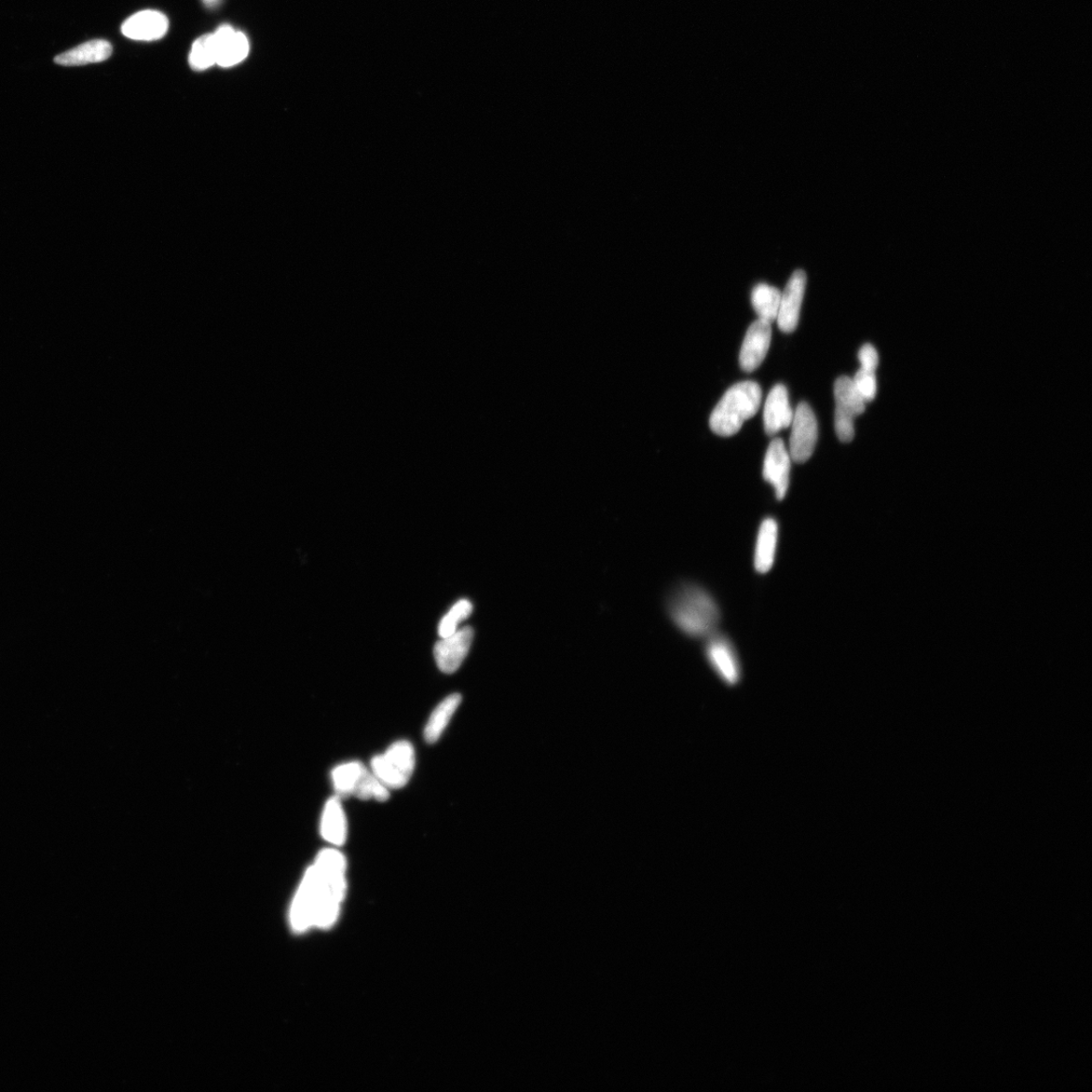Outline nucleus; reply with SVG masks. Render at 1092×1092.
Returning <instances> with one entry per match:
<instances>
[{"label":"nucleus","mask_w":1092,"mask_h":1092,"mask_svg":"<svg viewBox=\"0 0 1092 1092\" xmlns=\"http://www.w3.org/2000/svg\"><path fill=\"white\" fill-rule=\"evenodd\" d=\"M346 859L336 849L321 851L309 867L293 900L294 930L329 927L338 917L346 891Z\"/></svg>","instance_id":"obj_1"},{"label":"nucleus","mask_w":1092,"mask_h":1092,"mask_svg":"<svg viewBox=\"0 0 1092 1092\" xmlns=\"http://www.w3.org/2000/svg\"><path fill=\"white\" fill-rule=\"evenodd\" d=\"M668 613L679 630L694 638H707L716 633L720 610L715 598L701 586L686 584L668 599Z\"/></svg>","instance_id":"obj_2"},{"label":"nucleus","mask_w":1092,"mask_h":1092,"mask_svg":"<svg viewBox=\"0 0 1092 1092\" xmlns=\"http://www.w3.org/2000/svg\"><path fill=\"white\" fill-rule=\"evenodd\" d=\"M762 402V389L758 382L747 380L730 388L710 416L709 426L722 437L739 432L744 423L754 417Z\"/></svg>","instance_id":"obj_3"},{"label":"nucleus","mask_w":1092,"mask_h":1092,"mask_svg":"<svg viewBox=\"0 0 1092 1092\" xmlns=\"http://www.w3.org/2000/svg\"><path fill=\"white\" fill-rule=\"evenodd\" d=\"M415 750L411 743H393L384 754L372 760V772L389 789L407 785L415 768Z\"/></svg>","instance_id":"obj_4"},{"label":"nucleus","mask_w":1092,"mask_h":1092,"mask_svg":"<svg viewBox=\"0 0 1092 1092\" xmlns=\"http://www.w3.org/2000/svg\"><path fill=\"white\" fill-rule=\"evenodd\" d=\"M835 399L836 433L842 442H851L855 436V418L865 412L866 402L848 377H841L836 380Z\"/></svg>","instance_id":"obj_5"},{"label":"nucleus","mask_w":1092,"mask_h":1092,"mask_svg":"<svg viewBox=\"0 0 1092 1092\" xmlns=\"http://www.w3.org/2000/svg\"><path fill=\"white\" fill-rule=\"evenodd\" d=\"M705 655L714 672L726 685L732 687L739 684L742 679L741 662L728 637L717 633L707 637Z\"/></svg>","instance_id":"obj_6"},{"label":"nucleus","mask_w":1092,"mask_h":1092,"mask_svg":"<svg viewBox=\"0 0 1092 1092\" xmlns=\"http://www.w3.org/2000/svg\"><path fill=\"white\" fill-rule=\"evenodd\" d=\"M790 458L796 463L808 461L817 442V421L811 407L800 403L791 423Z\"/></svg>","instance_id":"obj_7"},{"label":"nucleus","mask_w":1092,"mask_h":1092,"mask_svg":"<svg viewBox=\"0 0 1092 1092\" xmlns=\"http://www.w3.org/2000/svg\"><path fill=\"white\" fill-rule=\"evenodd\" d=\"M474 639V630L467 626L457 631L454 634L442 638L435 645L434 657L441 671L453 674L466 659Z\"/></svg>","instance_id":"obj_8"},{"label":"nucleus","mask_w":1092,"mask_h":1092,"mask_svg":"<svg viewBox=\"0 0 1092 1092\" xmlns=\"http://www.w3.org/2000/svg\"><path fill=\"white\" fill-rule=\"evenodd\" d=\"M791 458L781 439H775L769 445L763 460V476L775 490L779 501L786 497L790 483Z\"/></svg>","instance_id":"obj_9"},{"label":"nucleus","mask_w":1092,"mask_h":1092,"mask_svg":"<svg viewBox=\"0 0 1092 1092\" xmlns=\"http://www.w3.org/2000/svg\"><path fill=\"white\" fill-rule=\"evenodd\" d=\"M805 288H807V275L803 270L798 269L791 276L784 292L781 293L777 323L784 333H792L796 330Z\"/></svg>","instance_id":"obj_10"},{"label":"nucleus","mask_w":1092,"mask_h":1092,"mask_svg":"<svg viewBox=\"0 0 1092 1092\" xmlns=\"http://www.w3.org/2000/svg\"><path fill=\"white\" fill-rule=\"evenodd\" d=\"M771 338L770 322L759 319L749 326L740 353V364L744 372L753 373L766 359Z\"/></svg>","instance_id":"obj_11"},{"label":"nucleus","mask_w":1092,"mask_h":1092,"mask_svg":"<svg viewBox=\"0 0 1092 1092\" xmlns=\"http://www.w3.org/2000/svg\"><path fill=\"white\" fill-rule=\"evenodd\" d=\"M216 64L223 68L235 66L248 58L250 45L248 37L229 24L213 33Z\"/></svg>","instance_id":"obj_12"},{"label":"nucleus","mask_w":1092,"mask_h":1092,"mask_svg":"<svg viewBox=\"0 0 1092 1092\" xmlns=\"http://www.w3.org/2000/svg\"><path fill=\"white\" fill-rule=\"evenodd\" d=\"M169 22L167 16L156 10H143L135 13L121 25V33L136 40H155L167 35Z\"/></svg>","instance_id":"obj_13"},{"label":"nucleus","mask_w":1092,"mask_h":1092,"mask_svg":"<svg viewBox=\"0 0 1092 1092\" xmlns=\"http://www.w3.org/2000/svg\"><path fill=\"white\" fill-rule=\"evenodd\" d=\"M795 412L789 403L788 391L783 385L775 386L768 394L763 409V427L770 436L791 426Z\"/></svg>","instance_id":"obj_14"},{"label":"nucleus","mask_w":1092,"mask_h":1092,"mask_svg":"<svg viewBox=\"0 0 1092 1092\" xmlns=\"http://www.w3.org/2000/svg\"><path fill=\"white\" fill-rule=\"evenodd\" d=\"M779 525L774 518H764L762 522L755 548L754 565L759 573H767L774 566Z\"/></svg>","instance_id":"obj_15"},{"label":"nucleus","mask_w":1092,"mask_h":1092,"mask_svg":"<svg viewBox=\"0 0 1092 1092\" xmlns=\"http://www.w3.org/2000/svg\"><path fill=\"white\" fill-rule=\"evenodd\" d=\"M113 46L105 40H92L55 57L62 66H80L101 63L111 57Z\"/></svg>","instance_id":"obj_16"},{"label":"nucleus","mask_w":1092,"mask_h":1092,"mask_svg":"<svg viewBox=\"0 0 1092 1092\" xmlns=\"http://www.w3.org/2000/svg\"><path fill=\"white\" fill-rule=\"evenodd\" d=\"M321 836L335 845H343L347 837L346 816L341 799L334 796L327 801L320 824Z\"/></svg>","instance_id":"obj_17"},{"label":"nucleus","mask_w":1092,"mask_h":1092,"mask_svg":"<svg viewBox=\"0 0 1092 1092\" xmlns=\"http://www.w3.org/2000/svg\"><path fill=\"white\" fill-rule=\"evenodd\" d=\"M460 702L461 696L459 694H452L434 709L425 731V737L428 744H433L440 740V737L457 712Z\"/></svg>","instance_id":"obj_18"},{"label":"nucleus","mask_w":1092,"mask_h":1092,"mask_svg":"<svg viewBox=\"0 0 1092 1092\" xmlns=\"http://www.w3.org/2000/svg\"><path fill=\"white\" fill-rule=\"evenodd\" d=\"M367 769L361 762L354 761L339 764L332 771V782L336 796L340 799L353 796L362 776Z\"/></svg>","instance_id":"obj_19"},{"label":"nucleus","mask_w":1092,"mask_h":1092,"mask_svg":"<svg viewBox=\"0 0 1092 1092\" xmlns=\"http://www.w3.org/2000/svg\"><path fill=\"white\" fill-rule=\"evenodd\" d=\"M781 292L774 286L760 283L752 292V305L759 319L772 323L779 312Z\"/></svg>","instance_id":"obj_20"},{"label":"nucleus","mask_w":1092,"mask_h":1092,"mask_svg":"<svg viewBox=\"0 0 1092 1092\" xmlns=\"http://www.w3.org/2000/svg\"><path fill=\"white\" fill-rule=\"evenodd\" d=\"M189 65L196 72L209 70L216 64V50L213 34H207L195 40L189 53Z\"/></svg>","instance_id":"obj_21"},{"label":"nucleus","mask_w":1092,"mask_h":1092,"mask_svg":"<svg viewBox=\"0 0 1092 1092\" xmlns=\"http://www.w3.org/2000/svg\"><path fill=\"white\" fill-rule=\"evenodd\" d=\"M353 796L361 800L376 799L384 802L390 798L389 788L373 772L366 771L354 790Z\"/></svg>","instance_id":"obj_22"},{"label":"nucleus","mask_w":1092,"mask_h":1092,"mask_svg":"<svg viewBox=\"0 0 1092 1092\" xmlns=\"http://www.w3.org/2000/svg\"><path fill=\"white\" fill-rule=\"evenodd\" d=\"M472 612L473 605L469 600L458 601L441 621L439 628L441 637L445 638L454 634L458 631V623L469 618Z\"/></svg>","instance_id":"obj_23"},{"label":"nucleus","mask_w":1092,"mask_h":1092,"mask_svg":"<svg viewBox=\"0 0 1092 1092\" xmlns=\"http://www.w3.org/2000/svg\"><path fill=\"white\" fill-rule=\"evenodd\" d=\"M852 380L858 393L861 394L866 403L875 399L877 393L875 373L859 368Z\"/></svg>","instance_id":"obj_24"},{"label":"nucleus","mask_w":1092,"mask_h":1092,"mask_svg":"<svg viewBox=\"0 0 1092 1092\" xmlns=\"http://www.w3.org/2000/svg\"><path fill=\"white\" fill-rule=\"evenodd\" d=\"M858 357L863 370L875 373L879 363L878 352L875 347L871 345H863L859 349Z\"/></svg>","instance_id":"obj_25"},{"label":"nucleus","mask_w":1092,"mask_h":1092,"mask_svg":"<svg viewBox=\"0 0 1092 1092\" xmlns=\"http://www.w3.org/2000/svg\"><path fill=\"white\" fill-rule=\"evenodd\" d=\"M220 2L221 0H203V4L211 8L217 7Z\"/></svg>","instance_id":"obj_26"}]
</instances>
